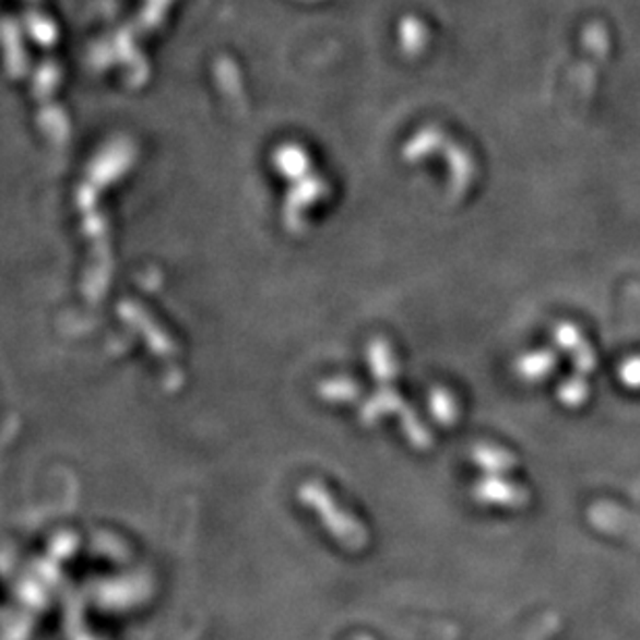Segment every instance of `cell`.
Segmentation results:
<instances>
[{
  "instance_id": "1",
  "label": "cell",
  "mask_w": 640,
  "mask_h": 640,
  "mask_svg": "<svg viewBox=\"0 0 640 640\" xmlns=\"http://www.w3.org/2000/svg\"><path fill=\"white\" fill-rule=\"evenodd\" d=\"M298 499L317 513L324 529L333 534L335 541H340L343 547L360 552L368 543V533L363 522L345 512L342 506L335 501V497L320 481H306L298 489Z\"/></svg>"
},
{
  "instance_id": "2",
  "label": "cell",
  "mask_w": 640,
  "mask_h": 640,
  "mask_svg": "<svg viewBox=\"0 0 640 640\" xmlns=\"http://www.w3.org/2000/svg\"><path fill=\"white\" fill-rule=\"evenodd\" d=\"M331 195V186L320 175H306L296 181V186L285 193L283 200V225L289 234L298 235L306 232V213L317 206L320 200Z\"/></svg>"
},
{
  "instance_id": "3",
  "label": "cell",
  "mask_w": 640,
  "mask_h": 640,
  "mask_svg": "<svg viewBox=\"0 0 640 640\" xmlns=\"http://www.w3.org/2000/svg\"><path fill=\"white\" fill-rule=\"evenodd\" d=\"M472 497L483 503V506H497V508H510V510H520L529 506L531 493L524 487L506 481L503 476H485L481 478L474 489Z\"/></svg>"
},
{
  "instance_id": "4",
  "label": "cell",
  "mask_w": 640,
  "mask_h": 640,
  "mask_svg": "<svg viewBox=\"0 0 640 640\" xmlns=\"http://www.w3.org/2000/svg\"><path fill=\"white\" fill-rule=\"evenodd\" d=\"M407 404L404 402V398L389 384H381L366 402H364L360 410H358V418L363 423V427L372 428L377 427L384 416H391V414H402L406 410Z\"/></svg>"
},
{
  "instance_id": "5",
  "label": "cell",
  "mask_w": 640,
  "mask_h": 640,
  "mask_svg": "<svg viewBox=\"0 0 640 640\" xmlns=\"http://www.w3.org/2000/svg\"><path fill=\"white\" fill-rule=\"evenodd\" d=\"M366 363L372 379L379 384H391L400 377V360L393 345L384 337H375L366 345Z\"/></svg>"
},
{
  "instance_id": "6",
  "label": "cell",
  "mask_w": 640,
  "mask_h": 640,
  "mask_svg": "<svg viewBox=\"0 0 640 640\" xmlns=\"http://www.w3.org/2000/svg\"><path fill=\"white\" fill-rule=\"evenodd\" d=\"M472 462L489 476H503L518 466V458L510 449L497 448L491 443H478L472 451Z\"/></svg>"
},
{
  "instance_id": "7",
  "label": "cell",
  "mask_w": 640,
  "mask_h": 640,
  "mask_svg": "<svg viewBox=\"0 0 640 640\" xmlns=\"http://www.w3.org/2000/svg\"><path fill=\"white\" fill-rule=\"evenodd\" d=\"M555 366H557V356L552 349H536V352L522 354L513 364V370L522 381L536 383V381H543L545 377H549L554 372Z\"/></svg>"
},
{
  "instance_id": "8",
  "label": "cell",
  "mask_w": 640,
  "mask_h": 640,
  "mask_svg": "<svg viewBox=\"0 0 640 640\" xmlns=\"http://www.w3.org/2000/svg\"><path fill=\"white\" fill-rule=\"evenodd\" d=\"M428 410L439 427L451 428L460 420V402L446 387H432L428 393Z\"/></svg>"
},
{
  "instance_id": "9",
  "label": "cell",
  "mask_w": 640,
  "mask_h": 640,
  "mask_svg": "<svg viewBox=\"0 0 640 640\" xmlns=\"http://www.w3.org/2000/svg\"><path fill=\"white\" fill-rule=\"evenodd\" d=\"M317 395L327 404H354L363 398V384L352 381L347 377H333L327 381H320L317 387Z\"/></svg>"
},
{
  "instance_id": "10",
  "label": "cell",
  "mask_w": 640,
  "mask_h": 640,
  "mask_svg": "<svg viewBox=\"0 0 640 640\" xmlns=\"http://www.w3.org/2000/svg\"><path fill=\"white\" fill-rule=\"evenodd\" d=\"M554 340L559 347H564V349H568V352H572V356L577 358L578 368L582 370V372H586L591 366H593V356H591V349L582 343V337H580V333H578L577 329L572 327V324H566V322H561V324H557V329H555Z\"/></svg>"
},
{
  "instance_id": "11",
  "label": "cell",
  "mask_w": 640,
  "mask_h": 640,
  "mask_svg": "<svg viewBox=\"0 0 640 640\" xmlns=\"http://www.w3.org/2000/svg\"><path fill=\"white\" fill-rule=\"evenodd\" d=\"M275 167L285 179L299 181L306 175H310V158L304 150L296 149V146H285L275 154Z\"/></svg>"
},
{
  "instance_id": "12",
  "label": "cell",
  "mask_w": 640,
  "mask_h": 640,
  "mask_svg": "<svg viewBox=\"0 0 640 640\" xmlns=\"http://www.w3.org/2000/svg\"><path fill=\"white\" fill-rule=\"evenodd\" d=\"M400 425L406 435L410 446L416 449H428L432 446V435L428 430L427 425L418 418V414L407 406L402 414H400Z\"/></svg>"
},
{
  "instance_id": "13",
  "label": "cell",
  "mask_w": 640,
  "mask_h": 640,
  "mask_svg": "<svg viewBox=\"0 0 640 640\" xmlns=\"http://www.w3.org/2000/svg\"><path fill=\"white\" fill-rule=\"evenodd\" d=\"M586 393H589L586 384L582 383V381H578V379H570V381L561 383L559 391H557V398H559L566 406H578V404L586 398Z\"/></svg>"
}]
</instances>
